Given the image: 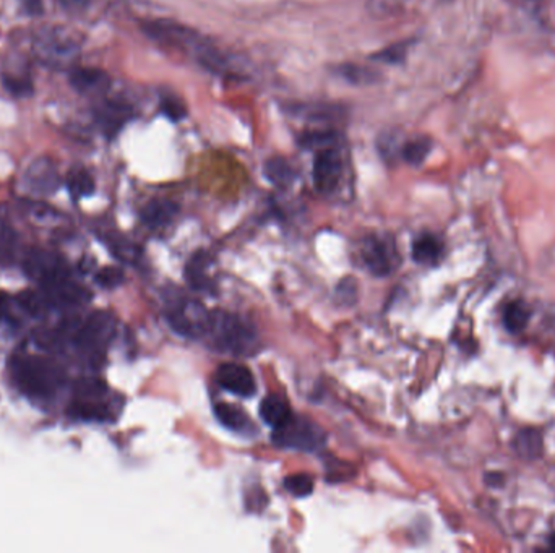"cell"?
Here are the masks:
<instances>
[{
    "label": "cell",
    "mask_w": 555,
    "mask_h": 553,
    "mask_svg": "<svg viewBox=\"0 0 555 553\" xmlns=\"http://www.w3.org/2000/svg\"><path fill=\"white\" fill-rule=\"evenodd\" d=\"M361 258L373 276L385 277L396 268V247L382 235L365 237L361 247Z\"/></svg>",
    "instance_id": "obj_9"
},
{
    "label": "cell",
    "mask_w": 555,
    "mask_h": 553,
    "mask_svg": "<svg viewBox=\"0 0 555 553\" xmlns=\"http://www.w3.org/2000/svg\"><path fill=\"white\" fill-rule=\"evenodd\" d=\"M542 448L539 433H536L534 430H523L519 432L515 438V450L523 456V458H536Z\"/></svg>",
    "instance_id": "obj_29"
},
{
    "label": "cell",
    "mask_w": 555,
    "mask_h": 553,
    "mask_svg": "<svg viewBox=\"0 0 555 553\" xmlns=\"http://www.w3.org/2000/svg\"><path fill=\"white\" fill-rule=\"evenodd\" d=\"M286 110L289 116L300 117V119H307V120H312V122H333L343 117V108L335 106V104H288Z\"/></svg>",
    "instance_id": "obj_17"
},
{
    "label": "cell",
    "mask_w": 555,
    "mask_h": 553,
    "mask_svg": "<svg viewBox=\"0 0 555 553\" xmlns=\"http://www.w3.org/2000/svg\"><path fill=\"white\" fill-rule=\"evenodd\" d=\"M116 335V318L110 312H93L73 331L75 346L89 359H102Z\"/></svg>",
    "instance_id": "obj_5"
},
{
    "label": "cell",
    "mask_w": 555,
    "mask_h": 553,
    "mask_svg": "<svg viewBox=\"0 0 555 553\" xmlns=\"http://www.w3.org/2000/svg\"><path fill=\"white\" fill-rule=\"evenodd\" d=\"M4 81H5V87H7L8 91L14 96H28L33 91V85H31V81L26 77L10 75V77H5V80Z\"/></svg>",
    "instance_id": "obj_35"
},
{
    "label": "cell",
    "mask_w": 555,
    "mask_h": 553,
    "mask_svg": "<svg viewBox=\"0 0 555 553\" xmlns=\"http://www.w3.org/2000/svg\"><path fill=\"white\" fill-rule=\"evenodd\" d=\"M338 77L348 81L351 85H372L380 80V73L369 67L356 66V64H343L336 67L335 70Z\"/></svg>",
    "instance_id": "obj_23"
},
{
    "label": "cell",
    "mask_w": 555,
    "mask_h": 553,
    "mask_svg": "<svg viewBox=\"0 0 555 553\" xmlns=\"http://www.w3.org/2000/svg\"><path fill=\"white\" fill-rule=\"evenodd\" d=\"M215 415L226 429L237 433H250L254 429V423L250 421V417L241 408L229 402H218L215 406Z\"/></svg>",
    "instance_id": "obj_19"
},
{
    "label": "cell",
    "mask_w": 555,
    "mask_h": 553,
    "mask_svg": "<svg viewBox=\"0 0 555 553\" xmlns=\"http://www.w3.org/2000/svg\"><path fill=\"white\" fill-rule=\"evenodd\" d=\"M108 245H110V252L114 254V256L122 260V262L133 263L135 258L139 256H137V247H133L131 244L124 241V239H110Z\"/></svg>",
    "instance_id": "obj_34"
},
{
    "label": "cell",
    "mask_w": 555,
    "mask_h": 553,
    "mask_svg": "<svg viewBox=\"0 0 555 553\" xmlns=\"http://www.w3.org/2000/svg\"><path fill=\"white\" fill-rule=\"evenodd\" d=\"M67 189H68L73 198L89 197L95 192V181L83 169L72 171L67 177Z\"/></svg>",
    "instance_id": "obj_26"
},
{
    "label": "cell",
    "mask_w": 555,
    "mask_h": 553,
    "mask_svg": "<svg viewBox=\"0 0 555 553\" xmlns=\"http://www.w3.org/2000/svg\"><path fill=\"white\" fill-rule=\"evenodd\" d=\"M177 213H179V206L174 202L166 200V198H156L143 206V210L140 212V219L146 227L156 231V229L169 226L174 221Z\"/></svg>",
    "instance_id": "obj_15"
},
{
    "label": "cell",
    "mask_w": 555,
    "mask_h": 553,
    "mask_svg": "<svg viewBox=\"0 0 555 553\" xmlns=\"http://www.w3.org/2000/svg\"><path fill=\"white\" fill-rule=\"evenodd\" d=\"M141 29L154 43L194 56L200 66L212 73H225L227 70L226 58L223 57V54L216 51L212 44L204 41L195 29L173 20L143 22Z\"/></svg>",
    "instance_id": "obj_1"
},
{
    "label": "cell",
    "mask_w": 555,
    "mask_h": 553,
    "mask_svg": "<svg viewBox=\"0 0 555 553\" xmlns=\"http://www.w3.org/2000/svg\"><path fill=\"white\" fill-rule=\"evenodd\" d=\"M402 0H371V7L377 14H388L392 12Z\"/></svg>",
    "instance_id": "obj_38"
},
{
    "label": "cell",
    "mask_w": 555,
    "mask_h": 553,
    "mask_svg": "<svg viewBox=\"0 0 555 553\" xmlns=\"http://www.w3.org/2000/svg\"><path fill=\"white\" fill-rule=\"evenodd\" d=\"M265 177L277 187H289L294 183L296 172L285 158H270L265 162Z\"/></svg>",
    "instance_id": "obj_22"
},
{
    "label": "cell",
    "mask_w": 555,
    "mask_h": 553,
    "mask_svg": "<svg viewBox=\"0 0 555 553\" xmlns=\"http://www.w3.org/2000/svg\"><path fill=\"white\" fill-rule=\"evenodd\" d=\"M529 315H531V312H529V308L525 302H521V300L510 302L508 306L505 307V327L510 333H519L528 325Z\"/></svg>",
    "instance_id": "obj_25"
},
{
    "label": "cell",
    "mask_w": 555,
    "mask_h": 553,
    "mask_svg": "<svg viewBox=\"0 0 555 553\" xmlns=\"http://www.w3.org/2000/svg\"><path fill=\"white\" fill-rule=\"evenodd\" d=\"M37 57L47 66H70L79 56V47L62 29H46L35 41Z\"/></svg>",
    "instance_id": "obj_8"
},
{
    "label": "cell",
    "mask_w": 555,
    "mask_h": 553,
    "mask_svg": "<svg viewBox=\"0 0 555 553\" xmlns=\"http://www.w3.org/2000/svg\"><path fill=\"white\" fill-rule=\"evenodd\" d=\"M164 317L177 335L187 338H204L210 321V312L195 298L173 300Z\"/></svg>",
    "instance_id": "obj_7"
},
{
    "label": "cell",
    "mask_w": 555,
    "mask_h": 553,
    "mask_svg": "<svg viewBox=\"0 0 555 553\" xmlns=\"http://www.w3.org/2000/svg\"><path fill=\"white\" fill-rule=\"evenodd\" d=\"M131 117H133V110L125 102L102 101L101 104L96 106V124L108 139H114L117 133L124 129Z\"/></svg>",
    "instance_id": "obj_14"
},
{
    "label": "cell",
    "mask_w": 555,
    "mask_h": 553,
    "mask_svg": "<svg viewBox=\"0 0 555 553\" xmlns=\"http://www.w3.org/2000/svg\"><path fill=\"white\" fill-rule=\"evenodd\" d=\"M10 375L15 386L29 400H51L66 381L58 365L37 356L14 357L10 360Z\"/></svg>",
    "instance_id": "obj_2"
},
{
    "label": "cell",
    "mask_w": 555,
    "mask_h": 553,
    "mask_svg": "<svg viewBox=\"0 0 555 553\" xmlns=\"http://www.w3.org/2000/svg\"><path fill=\"white\" fill-rule=\"evenodd\" d=\"M343 161L336 148H325L317 151L312 168L314 187L321 195H330L335 192L341 181Z\"/></svg>",
    "instance_id": "obj_12"
},
{
    "label": "cell",
    "mask_w": 555,
    "mask_h": 553,
    "mask_svg": "<svg viewBox=\"0 0 555 553\" xmlns=\"http://www.w3.org/2000/svg\"><path fill=\"white\" fill-rule=\"evenodd\" d=\"M60 187V175L51 160L39 158L29 164L23 174V189L35 197H47Z\"/></svg>",
    "instance_id": "obj_11"
},
{
    "label": "cell",
    "mask_w": 555,
    "mask_h": 553,
    "mask_svg": "<svg viewBox=\"0 0 555 553\" xmlns=\"http://www.w3.org/2000/svg\"><path fill=\"white\" fill-rule=\"evenodd\" d=\"M285 487L291 496H298V498H306L314 494V481L307 474L288 475L285 479Z\"/></svg>",
    "instance_id": "obj_30"
},
{
    "label": "cell",
    "mask_w": 555,
    "mask_h": 553,
    "mask_svg": "<svg viewBox=\"0 0 555 553\" xmlns=\"http://www.w3.org/2000/svg\"><path fill=\"white\" fill-rule=\"evenodd\" d=\"M408 51L409 43H396L388 46V47L382 49V51L377 52V54H373L371 58H372V60H377V62H383V64L394 66V64H402L403 60L408 56Z\"/></svg>",
    "instance_id": "obj_31"
},
{
    "label": "cell",
    "mask_w": 555,
    "mask_h": 553,
    "mask_svg": "<svg viewBox=\"0 0 555 553\" xmlns=\"http://www.w3.org/2000/svg\"><path fill=\"white\" fill-rule=\"evenodd\" d=\"M271 440L278 448L283 450L315 453L327 444V433L314 421L300 415H291L285 423L275 429Z\"/></svg>",
    "instance_id": "obj_4"
},
{
    "label": "cell",
    "mask_w": 555,
    "mask_h": 553,
    "mask_svg": "<svg viewBox=\"0 0 555 553\" xmlns=\"http://www.w3.org/2000/svg\"><path fill=\"white\" fill-rule=\"evenodd\" d=\"M549 544H550V548L555 550V536H552V539L549 540Z\"/></svg>",
    "instance_id": "obj_41"
},
{
    "label": "cell",
    "mask_w": 555,
    "mask_h": 553,
    "mask_svg": "<svg viewBox=\"0 0 555 553\" xmlns=\"http://www.w3.org/2000/svg\"><path fill=\"white\" fill-rule=\"evenodd\" d=\"M96 283L104 289H114L124 283V273L116 266H106L96 275Z\"/></svg>",
    "instance_id": "obj_33"
},
{
    "label": "cell",
    "mask_w": 555,
    "mask_h": 553,
    "mask_svg": "<svg viewBox=\"0 0 555 553\" xmlns=\"http://www.w3.org/2000/svg\"><path fill=\"white\" fill-rule=\"evenodd\" d=\"M336 294H338V297H341L343 304H350V300L351 304H352L354 298H356V296H354V294H356V286H354V283H352L351 279H344V281H341L340 286H338Z\"/></svg>",
    "instance_id": "obj_37"
},
{
    "label": "cell",
    "mask_w": 555,
    "mask_h": 553,
    "mask_svg": "<svg viewBox=\"0 0 555 553\" xmlns=\"http://www.w3.org/2000/svg\"><path fill=\"white\" fill-rule=\"evenodd\" d=\"M215 379L223 390H226L227 393L236 394L239 398H250L256 394V379L246 365L237 364V362L219 365Z\"/></svg>",
    "instance_id": "obj_13"
},
{
    "label": "cell",
    "mask_w": 555,
    "mask_h": 553,
    "mask_svg": "<svg viewBox=\"0 0 555 553\" xmlns=\"http://www.w3.org/2000/svg\"><path fill=\"white\" fill-rule=\"evenodd\" d=\"M291 415L289 404L278 394H270L260 404V417H262L263 423H268L273 429H277L281 423H285Z\"/></svg>",
    "instance_id": "obj_20"
},
{
    "label": "cell",
    "mask_w": 555,
    "mask_h": 553,
    "mask_svg": "<svg viewBox=\"0 0 555 553\" xmlns=\"http://www.w3.org/2000/svg\"><path fill=\"white\" fill-rule=\"evenodd\" d=\"M442 256V242L434 234H423L413 242V258L421 265H435Z\"/></svg>",
    "instance_id": "obj_21"
},
{
    "label": "cell",
    "mask_w": 555,
    "mask_h": 553,
    "mask_svg": "<svg viewBox=\"0 0 555 553\" xmlns=\"http://www.w3.org/2000/svg\"><path fill=\"white\" fill-rule=\"evenodd\" d=\"M70 83L81 95H95L110 88V78L99 68H75L70 73Z\"/></svg>",
    "instance_id": "obj_18"
},
{
    "label": "cell",
    "mask_w": 555,
    "mask_h": 553,
    "mask_svg": "<svg viewBox=\"0 0 555 553\" xmlns=\"http://www.w3.org/2000/svg\"><path fill=\"white\" fill-rule=\"evenodd\" d=\"M340 141V135L335 130H310L304 131L300 135L298 143L304 150H325V148H335Z\"/></svg>",
    "instance_id": "obj_24"
},
{
    "label": "cell",
    "mask_w": 555,
    "mask_h": 553,
    "mask_svg": "<svg viewBox=\"0 0 555 553\" xmlns=\"http://www.w3.org/2000/svg\"><path fill=\"white\" fill-rule=\"evenodd\" d=\"M108 388L104 381L96 379L81 380L75 390V400L67 408V414L75 421L85 423H108L112 419L110 408L101 401Z\"/></svg>",
    "instance_id": "obj_6"
},
{
    "label": "cell",
    "mask_w": 555,
    "mask_h": 553,
    "mask_svg": "<svg viewBox=\"0 0 555 553\" xmlns=\"http://www.w3.org/2000/svg\"><path fill=\"white\" fill-rule=\"evenodd\" d=\"M210 266H212V258L204 252H197L185 265V279L194 291L208 292V294L215 291V281L208 275Z\"/></svg>",
    "instance_id": "obj_16"
},
{
    "label": "cell",
    "mask_w": 555,
    "mask_h": 553,
    "mask_svg": "<svg viewBox=\"0 0 555 553\" xmlns=\"http://www.w3.org/2000/svg\"><path fill=\"white\" fill-rule=\"evenodd\" d=\"M160 110L162 116L168 117L173 122H181L187 116V110L183 101H179L174 96H166L160 102Z\"/></svg>",
    "instance_id": "obj_32"
},
{
    "label": "cell",
    "mask_w": 555,
    "mask_h": 553,
    "mask_svg": "<svg viewBox=\"0 0 555 553\" xmlns=\"http://www.w3.org/2000/svg\"><path fill=\"white\" fill-rule=\"evenodd\" d=\"M23 271L26 276L39 284V287L44 284L51 283L58 277L64 276L67 273H72L67 266V263L49 250L43 248H33L29 250L25 260H23Z\"/></svg>",
    "instance_id": "obj_10"
},
{
    "label": "cell",
    "mask_w": 555,
    "mask_h": 553,
    "mask_svg": "<svg viewBox=\"0 0 555 553\" xmlns=\"http://www.w3.org/2000/svg\"><path fill=\"white\" fill-rule=\"evenodd\" d=\"M15 245H16V234L7 223L0 219V256L12 252Z\"/></svg>",
    "instance_id": "obj_36"
},
{
    "label": "cell",
    "mask_w": 555,
    "mask_h": 553,
    "mask_svg": "<svg viewBox=\"0 0 555 553\" xmlns=\"http://www.w3.org/2000/svg\"><path fill=\"white\" fill-rule=\"evenodd\" d=\"M22 4L29 15H39L43 12V2L41 0H22Z\"/></svg>",
    "instance_id": "obj_39"
},
{
    "label": "cell",
    "mask_w": 555,
    "mask_h": 553,
    "mask_svg": "<svg viewBox=\"0 0 555 553\" xmlns=\"http://www.w3.org/2000/svg\"><path fill=\"white\" fill-rule=\"evenodd\" d=\"M204 338L208 339L213 350L231 356H248L258 348L256 327L241 315L221 310L210 313Z\"/></svg>",
    "instance_id": "obj_3"
},
{
    "label": "cell",
    "mask_w": 555,
    "mask_h": 553,
    "mask_svg": "<svg viewBox=\"0 0 555 553\" xmlns=\"http://www.w3.org/2000/svg\"><path fill=\"white\" fill-rule=\"evenodd\" d=\"M16 302H18V307L22 310H25L31 317H37V318L43 317L46 310L49 308V304H47V300L44 297L43 292H20L18 297H16Z\"/></svg>",
    "instance_id": "obj_28"
},
{
    "label": "cell",
    "mask_w": 555,
    "mask_h": 553,
    "mask_svg": "<svg viewBox=\"0 0 555 553\" xmlns=\"http://www.w3.org/2000/svg\"><path fill=\"white\" fill-rule=\"evenodd\" d=\"M431 150L432 141L429 139H425V137L409 140L408 143L403 146V160L406 161L411 166H421L425 158L431 153Z\"/></svg>",
    "instance_id": "obj_27"
},
{
    "label": "cell",
    "mask_w": 555,
    "mask_h": 553,
    "mask_svg": "<svg viewBox=\"0 0 555 553\" xmlns=\"http://www.w3.org/2000/svg\"><path fill=\"white\" fill-rule=\"evenodd\" d=\"M58 2H60V5L67 8V10L77 12V10H81V8L87 7L89 0H58Z\"/></svg>",
    "instance_id": "obj_40"
}]
</instances>
